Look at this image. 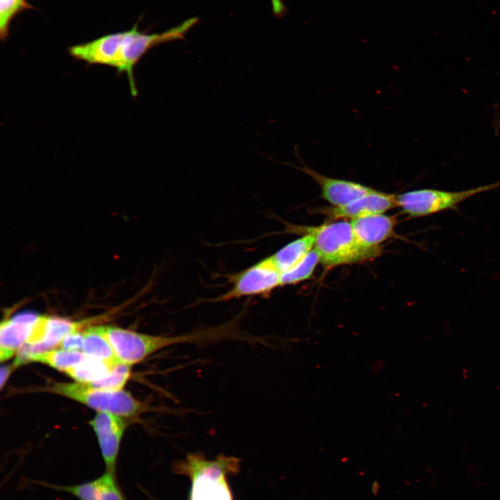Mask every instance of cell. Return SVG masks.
Instances as JSON below:
<instances>
[{
  "label": "cell",
  "instance_id": "14",
  "mask_svg": "<svg viewBox=\"0 0 500 500\" xmlns=\"http://www.w3.org/2000/svg\"><path fill=\"white\" fill-rule=\"evenodd\" d=\"M83 353L103 361L111 368L122 362L104 335L103 326H90L83 331Z\"/></svg>",
  "mask_w": 500,
  "mask_h": 500
},
{
  "label": "cell",
  "instance_id": "12",
  "mask_svg": "<svg viewBox=\"0 0 500 500\" xmlns=\"http://www.w3.org/2000/svg\"><path fill=\"white\" fill-rule=\"evenodd\" d=\"M48 487L71 494L79 500H126L117 483L115 474L108 471L92 481L81 484H49Z\"/></svg>",
  "mask_w": 500,
  "mask_h": 500
},
{
  "label": "cell",
  "instance_id": "5",
  "mask_svg": "<svg viewBox=\"0 0 500 500\" xmlns=\"http://www.w3.org/2000/svg\"><path fill=\"white\" fill-rule=\"evenodd\" d=\"M43 390L72 399L98 412L123 417H135L148 409L147 404L123 390L110 391L78 382H53Z\"/></svg>",
  "mask_w": 500,
  "mask_h": 500
},
{
  "label": "cell",
  "instance_id": "13",
  "mask_svg": "<svg viewBox=\"0 0 500 500\" xmlns=\"http://www.w3.org/2000/svg\"><path fill=\"white\" fill-rule=\"evenodd\" d=\"M353 231L365 244L379 246V244L395 236L397 224L395 216L376 214L353 219L350 222Z\"/></svg>",
  "mask_w": 500,
  "mask_h": 500
},
{
  "label": "cell",
  "instance_id": "16",
  "mask_svg": "<svg viewBox=\"0 0 500 500\" xmlns=\"http://www.w3.org/2000/svg\"><path fill=\"white\" fill-rule=\"evenodd\" d=\"M88 358V356L83 351L56 348L31 354L26 358L25 363L38 362L64 372L67 369L81 363Z\"/></svg>",
  "mask_w": 500,
  "mask_h": 500
},
{
  "label": "cell",
  "instance_id": "18",
  "mask_svg": "<svg viewBox=\"0 0 500 500\" xmlns=\"http://www.w3.org/2000/svg\"><path fill=\"white\" fill-rule=\"evenodd\" d=\"M319 261V255L314 247L297 265L281 274V285L296 284L308 278Z\"/></svg>",
  "mask_w": 500,
  "mask_h": 500
},
{
  "label": "cell",
  "instance_id": "19",
  "mask_svg": "<svg viewBox=\"0 0 500 500\" xmlns=\"http://www.w3.org/2000/svg\"><path fill=\"white\" fill-rule=\"evenodd\" d=\"M131 365L119 362L106 377L88 385L105 390H122L131 376Z\"/></svg>",
  "mask_w": 500,
  "mask_h": 500
},
{
  "label": "cell",
  "instance_id": "8",
  "mask_svg": "<svg viewBox=\"0 0 500 500\" xmlns=\"http://www.w3.org/2000/svg\"><path fill=\"white\" fill-rule=\"evenodd\" d=\"M127 422L123 417L107 412H98L89 422L97 437L106 471L114 474Z\"/></svg>",
  "mask_w": 500,
  "mask_h": 500
},
{
  "label": "cell",
  "instance_id": "1",
  "mask_svg": "<svg viewBox=\"0 0 500 500\" xmlns=\"http://www.w3.org/2000/svg\"><path fill=\"white\" fill-rule=\"evenodd\" d=\"M199 21L191 17L178 25L159 33H147L135 24L131 29L109 33L89 42L88 57L93 65L115 68L128 77L130 91L138 94L134 69L141 58L151 49L161 44L184 38L186 33Z\"/></svg>",
  "mask_w": 500,
  "mask_h": 500
},
{
  "label": "cell",
  "instance_id": "4",
  "mask_svg": "<svg viewBox=\"0 0 500 500\" xmlns=\"http://www.w3.org/2000/svg\"><path fill=\"white\" fill-rule=\"evenodd\" d=\"M104 335L117 358L133 365L149 356L178 344H208L211 338L207 328L178 335H152L112 326H103Z\"/></svg>",
  "mask_w": 500,
  "mask_h": 500
},
{
  "label": "cell",
  "instance_id": "23",
  "mask_svg": "<svg viewBox=\"0 0 500 500\" xmlns=\"http://www.w3.org/2000/svg\"><path fill=\"white\" fill-rule=\"evenodd\" d=\"M273 12L276 15L283 14L285 7L282 0H270Z\"/></svg>",
  "mask_w": 500,
  "mask_h": 500
},
{
  "label": "cell",
  "instance_id": "3",
  "mask_svg": "<svg viewBox=\"0 0 500 500\" xmlns=\"http://www.w3.org/2000/svg\"><path fill=\"white\" fill-rule=\"evenodd\" d=\"M315 238V248L326 266L362 262L380 255V246L365 244L355 235L351 222L338 221L316 227L302 228Z\"/></svg>",
  "mask_w": 500,
  "mask_h": 500
},
{
  "label": "cell",
  "instance_id": "6",
  "mask_svg": "<svg viewBox=\"0 0 500 500\" xmlns=\"http://www.w3.org/2000/svg\"><path fill=\"white\" fill-rule=\"evenodd\" d=\"M499 188L500 181L461 191L419 189L396 195V201L397 207L406 214L419 217L447 210H456L459 203L472 197Z\"/></svg>",
  "mask_w": 500,
  "mask_h": 500
},
{
  "label": "cell",
  "instance_id": "7",
  "mask_svg": "<svg viewBox=\"0 0 500 500\" xmlns=\"http://www.w3.org/2000/svg\"><path fill=\"white\" fill-rule=\"evenodd\" d=\"M281 272L271 255L235 274L231 278L230 290L216 298L215 301L267 294L281 285Z\"/></svg>",
  "mask_w": 500,
  "mask_h": 500
},
{
  "label": "cell",
  "instance_id": "20",
  "mask_svg": "<svg viewBox=\"0 0 500 500\" xmlns=\"http://www.w3.org/2000/svg\"><path fill=\"white\" fill-rule=\"evenodd\" d=\"M31 8L26 0H0V36L5 40L12 19L22 10Z\"/></svg>",
  "mask_w": 500,
  "mask_h": 500
},
{
  "label": "cell",
  "instance_id": "9",
  "mask_svg": "<svg viewBox=\"0 0 500 500\" xmlns=\"http://www.w3.org/2000/svg\"><path fill=\"white\" fill-rule=\"evenodd\" d=\"M301 161L302 165L294 166L291 164L288 165L311 177L319 186L322 197L335 207L345 206L374 190L359 183L325 176Z\"/></svg>",
  "mask_w": 500,
  "mask_h": 500
},
{
  "label": "cell",
  "instance_id": "22",
  "mask_svg": "<svg viewBox=\"0 0 500 500\" xmlns=\"http://www.w3.org/2000/svg\"><path fill=\"white\" fill-rule=\"evenodd\" d=\"M17 368L16 366L12 364L6 365L1 367V389L2 390L3 388V386L7 383L11 373L13 372V370Z\"/></svg>",
  "mask_w": 500,
  "mask_h": 500
},
{
  "label": "cell",
  "instance_id": "2",
  "mask_svg": "<svg viewBox=\"0 0 500 500\" xmlns=\"http://www.w3.org/2000/svg\"><path fill=\"white\" fill-rule=\"evenodd\" d=\"M240 460L219 455L207 459L201 452L189 453L174 464V472L191 480L189 500H233L226 476L238 473Z\"/></svg>",
  "mask_w": 500,
  "mask_h": 500
},
{
  "label": "cell",
  "instance_id": "17",
  "mask_svg": "<svg viewBox=\"0 0 500 500\" xmlns=\"http://www.w3.org/2000/svg\"><path fill=\"white\" fill-rule=\"evenodd\" d=\"M112 369L103 361L88 356L85 361L67 369L64 373L76 382L89 384L106 377Z\"/></svg>",
  "mask_w": 500,
  "mask_h": 500
},
{
  "label": "cell",
  "instance_id": "21",
  "mask_svg": "<svg viewBox=\"0 0 500 500\" xmlns=\"http://www.w3.org/2000/svg\"><path fill=\"white\" fill-rule=\"evenodd\" d=\"M83 346V331H76L67 335L60 342L57 348L82 351Z\"/></svg>",
  "mask_w": 500,
  "mask_h": 500
},
{
  "label": "cell",
  "instance_id": "15",
  "mask_svg": "<svg viewBox=\"0 0 500 500\" xmlns=\"http://www.w3.org/2000/svg\"><path fill=\"white\" fill-rule=\"evenodd\" d=\"M315 236L307 233L285 245L272 255L281 274L285 273L301 261L314 248Z\"/></svg>",
  "mask_w": 500,
  "mask_h": 500
},
{
  "label": "cell",
  "instance_id": "11",
  "mask_svg": "<svg viewBox=\"0 0 500 500\" xmlns=\"http://www.w3.org/2000/svg\"><path fill=\"white\" fill-rule=\"evenodd\" d=\"M40 315L23 312L5 319L0 326V360L6 361L17 353L25 343Z\"/></svg>",
  "mask_w": 500,
  "mask_h": 500
},
{
  "label": "cell",
  "instance_id": "10",
  "mask_svg": "<svg viewBox=\"0 0 500 500\" xmlns=\"http://www.w3.org/2000/svg\"><path fill=\"white\" fill-rule=\"evenodd\" d=\"M397 207L396 195L373 190L345 206L326 208L322 211L331 219L349 217H363L384 212Z\"/></svg>",
  "mask_w": 500,
  "mask_h": 500
}]
</instances>
